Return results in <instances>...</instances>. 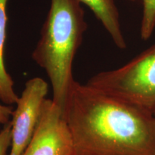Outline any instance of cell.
<instances>
[{
	"label": "cell",
	"mask_w": 155,
	"mask_h": 155,
	"mask_svg": "<svg viewBox=\"0 0 155 155\" xmlns=\"http://www.w3.org/2000/svg\"><path fill=\"white\" fill-rule=\"evenodd\" d=\"M12 145V123L4 126L0 131V155H9Z\"/></svg>",
	"instance_id": "9"
},
{
	"label": "cell",
	"mask_w": 155,
	"mask_h": 155,
	"mask_svg": "<svg viewBox=\"0 0 155 155\" xmlns=\"http://www.w3.org/2000/svg\"><path fill=\"white\" fill-rule=\"evenodd\" d=\"M9 0H0V101L7 105L16 104L19 96L14 89V81L5 64V45L7 35V6Z\"/></svg>",
	"instance_id": "7"
},
{
	"label": "cell",
	"mask_w": 155,
	"mask_h": 155,
	"mask_svg": "<svg viewBox=\"0 0 155 155\" xmlns=\"http://www.w3.org/2000/svg\"><path fill=\"white\" fill-rule=\"evenodd\" d=\"M87 30L84 11L78 0H51L32 58L45 71L53 88V101L65 113L75 82L73 63Z\"/></svg>",
	"instance_id": "2"
},
{
	"label": "cell",
	"mask_w": 155,
	"mask_h": 155,
	"mask_svg": "<svg viewBox=\"0 0 155 155\" xmlns=\"http://www.w3.org/2000/svg\"><path fill=\"white\" fill-rule=\"evenodd\" d=\"M13 111L12 106L0 104V124L4 126L9 124L12 118Z\"/></svg>",
	"instance_id": "10"
},
{
	"label": "cell",
	"mask_w": 155,
	"mask_h": 155,
	"mask_svg": "<svg viewBox=\"0 0 155 155\" xmlns=\"http://www.w3.org/2000/svg\"><path fill=\"white\" fill-rule=\"evenodd\" d=\"M48 93V84L41 78H31L16 103L12 118L9 155H23L38 129Z\"/></svg>",
	"instance_id": "4"
},
{
	"label": "cell",
	"mask_w": 155,
	"mask_h": 155,
	"mask_svg": "<svg viewBox=\"0 0 155 155\" xmlns=\"http://www.w3.org/2000/svg\"><path fill=\"white\" fill-rule=\"evenodd\" d=\"M154 119H155V112H154Z\"/></svg>",
	"instance_id": "12"
},
{
	"label": "cell",
	"mask_w": 155,
	"mask_h": 155,
	"mask_svg": "<svg viewBox=\"0 0 155 155\" xmlns=\"http://www.w3.org/2000/svg\"><path fill=\"white\" fill-rule=\"evenodd\" d=\"M91 10L119 49L127 48V44L121 30L119 10L114 0H78Z\"/></svg>",
	"instance_id": "6"
},
{
	"label": "cell",
	"mask_w": 155,
	"mask_h": 155,
	"mask_svg": "<svg viewBox=\"0 0 155 155\" xmlns=\"http://www.w3.org/2000/svg\"><path fill=\"white\" fill-rule=\"evenodd\" d=\"M86 84L154 114L155 43L123 66L94 75Z\"/></svg>",
	"instance_id": "3"
},
{
	"label": "cell",
	"mask_w": 155,
	"mask_h": 155,
	"mask_svg": "<svg viewBox=\"0 0 155 155\" xmlns=\"http://www.w3.org/2000/svg\"><path fill=\"white\" fill-rule=\"evenodd\" d=\"M64 118L74 155H155L154 114L75 81Z\"/></svg>",
	"instance_id": "1"
},
{
	"label": "cell",
	"mask_w": 155,
	"mask_h": 155,
	"mask_svg": "<svg viewBox=\"0 0 155 155\" xmlns=\"http://www.w3.org/2000/svg\"><path fill=\"white\" fill-rule=\"evenodd\" d=\"M143 4L140 35L143 40L150 39L155 29V0H141Z\"/></svg>",
	"instance_id": "8"
},
{
	"label": "cell",
	"mask_w": 155,
	"mask_h": 155,
	"mask_svg": "<svg viewBox=\"0 0 155 155\" xmlns=\"http://www.w3.org/2000/svg\"><path fill=\"white\" fill-rule=\"evenodd\" d=\"M23 155H74L63 111L52 99L45 102L38 129Z\"/></svg>",
	"instance_id": "5"
},
{
	"label": "cell",
	"mask_w": 155,
	"mask_h": 155,
	"mask_svg": "<svg viewBox=\"0 0 155 155\" xmlns=\"http://www.w3.org/2000/svg\"><path fill=\"white\" fill-rule=\"evenodd\" d=\"M129 1H130V2H134V1H136V0H129Z\"/></svg>",
	"instance_id": "11"
}]
</instances>
